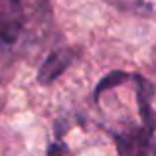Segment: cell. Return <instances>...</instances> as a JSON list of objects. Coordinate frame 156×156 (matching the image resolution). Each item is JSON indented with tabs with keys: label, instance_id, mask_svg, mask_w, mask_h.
<instances>
[{
	"label": "cell",
	"instance_id": "1",
	"mask_svg": "<svg viewBox=\"0 0 156 156\" xmlns=\"http://www.w3.org/2000/svg\"><path fill=\"white\" fill-rule=\"evenodd\" d=\"M24 28L22 0H0V42L14 44Z\"/></svg>",
	"mask_w": 156,
	"mask_h": 156
},
{
	"label": "cell",
	"instance_id": "2",
	"mask_svg": "<svg viewBox=\"0 0 156 156\" xmlns=\"http://www.w3.org/2000/svg\"><path fill=\"white\" fill-rule=\"evenodd\" d=\"M75 55H77V51L71 50V48H61V50H55L53 53H50L48 59L42 63V67H40V71H38V81L44 83V85L55 81L57 77L73 63Z\"/></svg>",
	"mask_w": 156,
	"mask_h": 156
}]
</instances>
